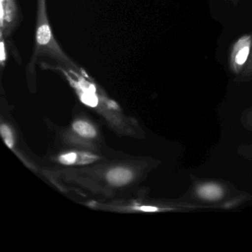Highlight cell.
<instances>
[{
    "label": "cell",
    "mask_w": 252,
    "mask_h": 252,
    "mask_svg": "<svg viewBox=\"0 0 252 252\" xmlns=\"http://www.w3.org/2000/svg\"><path fill=\"white\" fill-rule=\"evenodd\" d=\"M252 48V32L237 38L230 47L228 68L233 80L243 73L250 57Z\"/></svg>",
    "instance_id": "cell-3"
},
{
    "label": "cell",
    "mask_w": 252,
    "mask_h": 252,
    "mask_svg": "<svg viewBox=\"0 0 252 252\" xmlns=\"http://www.w3.org/2000/svg\"><path fill=\"white\" fill-rule=\"evenodd\" d=\"M82 102L86 105L90 106V107H96L98 104V98L96 95H95V93L93 92H85L84 91L81 96Z\"/></svg>",
    "instance_id": "cell-12"
},
{
    "label": "cell",
    "mask_w": 252,
    "mask_h": 252,
    "mask_svg": "<svg viewBox=\"0 0 252 252\" xmlns=\"http://www.w3.org/2000/svg\"><path fill=\"white\" fill-rule=\"evenodd\" d=\"M135 209H138V210L140 211H143V212H158V211L160 210L159 208L156 207V206H141V207H136Z\"/></svg>",
    "instance_id": "cell-13"
},
{
    "label": "cell",
    "mask_w": 252,
    "mask_h": 252,
    "mask_svg": "<svg viewBox=\"0 0 252 252\" xmlns=\"http://www.w3.org/2000/svg\"><path fill=\"white\" fill-rule=\"evenodd\" d=\"M0 131H1V135H2L5 144L10 149H12L13 146H14V139H13L12 132L10 128L7 125H2L0 127Z\"/></svg>",
    "instance_id": "cell-10"
},
{
    "label": "cell",
    "mask_w": 252,
    "mask_h": 252,
    "mask_svg": "<svg viewBox=\"0 0 252 252\" xmlns=\"http://www.w3.org/2000/svg\"><path fill=\"white\" fill-rule=\"evenodd\" d=\"M233 81L234 82H237V83L252 82V50H251L249 61H248L247 64H246L243 73L238 78Z\"/></svg>",
    "instance_id": "cell-8"
},
{
    "label": "cell",
    "mask_w": 252,
    "mask_h": 252,
    "mask_svg": "<svg viewBox=\"0 0 252 252\" xmlns=\"http://www.w3.org/2000/svg\"><path fill=\"white\" fill-rule=\"evenodd\" d=\"M40 57H48L58 62L61 66L74 70L80 67L63 51L54 36L48 18L47 0H36V22L35 27L34 46L29 63L28 73H34L36 62Z\"/></svg>",
    "instance_id": "cell-1"
},
{
    "label": "cell",
    "mask_w": 252,
    "mask_h": 252,
    "mask_svg": "<svg viewBox=\"0 0 252 252\" xmlns=\"http://www.w3.org/2000/svg\"><path fill=\"white\" fill-rule=\"evenodd\" d=\"M225 1L232 4V5H237L240 2V0H225Z\"/></svg>",
    "instance_id": "cell-14"
},
{
    "label": "cell",
    "mask_w": 252,
    "mask_h": 252,
    "mask_svg": "<svg viewBox=\"0 0 252 252\" xmlns=\"http://www.w3.org/2000/svg\"><path fill=\"white\" fill-rule=\"evenodd\" d=\"M73 129L78 134L85 138H94L96 135V132L94 126L90 124L82 121L75 122L73 125Z\"/></svg>",
    "instance_id": "cell-7"
},
{
    "label": "cell",
    "mask_w": 252,
    "mask_h": 252,
    "mask_svg": "<svg viewBox=\"0 0 252 252\" xmlns=\"http://www.w3.org/2000/svg\"><path fill=\"white\" fill-rule=\"evenodd\" d=\"M191 178L192 184L183 200L210 209H227V203L243 192L223 181L202 179L195 176H191Z\"/></svg>",
    "instance_id": "cell-2"
},
{
    "label": "cell",
    "mask_w": 252,
    "mask_h": 252,
    "mask_svg": "<svg viewBox=\"0 0 252 252\" xmlns=\"http://www.w3.org/2000/svg\"><path fill=\"white\" fill-rule=\"evenodd\" d=\"M98 157L91 153H67V154L62 155L59 158L60 163L64 165H84L93 163L98 160Z\"/></svg>",
    "instance_id": "cell-5"
},
{
    "label": "cell",
    "mask_w": 252,
    "mask_h": 252,
    "mask_svg": "<svg viewBox=\"0 0 252 252\" xmlns=\"http://www.w3.org/2000/svg\"><path fill=\"white\" fill-rule=\"evenodd\" d=\"M237 152L239 156L252 163V144H241L237 147Z\"/></svg>",
    "instance_id": "cell-11"
},
{
    "label": "cell",
    "mask_w": 252,
    "mask_h": 252,
    "mask_svg": "<svg viewBox=\"0 0 252 252\" xmlns=\"http://www.w3.org/2000/svg\"><path fill=\"white\" fill-rule=\"evenodd\" d=\"M0 6V34L6 39L18 27L20 20V8L17 0H1Z\"/></svg>",
    "instance_id": "cell-4"
},
{
    "label": "cell",
    "mask_w": 252,
    "mask_h": 252,
    "mask_svg": "<svg viewBox=\"0 0 252 252\" xmlns=\"http://www.w3.org/2000/svg\"><path fill=\"white\" fill-rule=\"evenodd\" d=\"M240 122L242 126L252 132V106L245 109L240 116Z\"/></svg>",
    "instance_id": "cell-9"
},
{
    "label": "cell",
    "mask_w": 252,
    "mask_h": 252,
    "mask_svg": "<svg viewBox=\"0 0 252 252\" xmlns=\"http://www.w3.org/2000/svg\"><path fill=\"white\" fill-rule=\"evenodd\" d=\"M107 178L110 184L114 186H123L132 180V173L125 168H115L109 171Z\"/></svg>",
    "instance_id": "cell-6"
}]
</instances>
